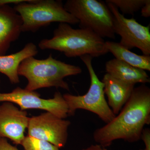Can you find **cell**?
Here are the masks:
<instances>
[{"mask_svg": "<svg viewBox=\"0 0 150 150\" xmlns=\"http://www.w3.org/2000/svg\"><path fill=\"white\" fill-rule=\"evenodd\" d=\"M150 123V89L145 84L134 88L119 113L94 132L93 139L105 148L115 140L134 143L141 139L145 125Z\"/></svg>", "mask_w": 150, "mask_h": 150, "instance_id": "cell-1", "label": "cell"}, {"mask_svg": "<svg viewBox=\"0 0 150 150\" xmlns=\"http://www.w3.org/2000/svg\"><path fill=\"white\" fill-rule=\"evenodd\" d=\"M38 47L42 50H56L69 58L88 55L93 58L108 53L105 41L90 30L75 29L66 23H60L54 30L53 37L40 41Z\"/></svg>", "mask_w": 150, "mask_h": 150, "instance_id": "cell-2", "label": "cell"}, {"mask_svg": "<svg viewBox=\"0 0 150 150\" xmlns=\"http://www.w3.org/2000/svg\"><path fill=\"white\" fill-rule=\"evenodd\" d=\"M82 71L80 67L56 60L52 54L42 60L33 56L27 58L21 62L18 69L19 76L24 77L28 81L25 88L30 91L50 87L69 91V84L64 79L79 74Z\"/></svg>", "mask_w": 150, "mask_h": 150, "instance_id": "cell-3", "label": "cell"}, {"mask_svg": "<svg viewBox=\"0 0 150 150\" xmlns=\"http://www.w3.org/2000/svg\"><path fill=\"white\" fill-rule=\"evenodd\" d=\"M13 8L21 18V32H35L52 23L70 25L79 23L65 9L60 0H30L16 5Z\"/></svg>", "mask_w": 150, "mask_h": 150, "instance_id": "cell-4", "label": "cell"}, {"mask_svg": "<svg viewBox=\"0 0 150 150\" xmlns=\"http://www.w3.org/2000/svg\"><path fill=\"white\" fill-rule=\"evenodd\" d=\"M93 57L88 55L81 56L87 67L91 84L88 91L82 96L65 94L63 96L68 108V115L73 116L78 109L93 112L105 123L110 122L115 116L109 107L105 97L104 85L98 77L92 65Z\"/></svg>", "mask_w": 150, "mask_h": 150, "instance_id": "cell-5", "label": "cell"}, {"mask_svg": "<svg viewBox=\"0 0 150 150\" xmlns=\"http://www.w3.org/2000/svg\"><path fill=\"white\" fill-rule=\"evenodd\" d=\"M64 6L77 19L80 28L91 30L103 38L115 39L112 13L105 3L96 0H68Z\"/></svg>", "mask_w": 150, "mask_h": 150, "instance_id": "cell-6", "label": "cell"}, {"mask_svg": "<svg viewBox=\"0 0 150 150\" xmlns=\"http://www.w3.org/2000/svg\"><path fill=\"white\" fill-rule=\"evenodd\" d=\"M105 3L112 13L114 33L121 36V46L129 50L139 48L143 55L150 56V24L144 26L133 18H126L113 4L107 0Z\"/></svg>", "mask_w": 150, "mask_h": 150, "instance_id": "cell-7", "label": "cell"}, {"mask_svg": "<svg viewBox=\"0 0 150 150\" xmlns=\"http://www.w3.org/2000/svg\"><path fill=\"white\" fill-rule=\"evenodd\" d=\"M9 102L19 106L21 110L40 109L51 112L59 118L65 119L68 115V108L63 96L59 92L54 97L44 99L35 91L17 87L7 93H0V102Z\"/></svg>", "mask_w": 150, "mask_h": 150, "instance_id": "cell-8", "label": "cell"}, {"mask_svg": "<svg viewBox=\"0 0 150 150\" xmlns=\"http://www.w3.org/2000/svg\"><path fill=\"white\" fill-rule=\"evenodd\" d=\"M71 122L46 112L29 118L28 135L47 141L58 148L64 147Z\"/></svg>", "mask_w": 150, "mask_h": 150, "instance_id": "cell-9", "label": "cell"}, {"mask_svg": "<svg viewBox=\"0 0 150 150\" xmlns=\"http://www.w3.org/2000/svg\"><path fill=\"white\" fill-rule=\"evenodd\" d=\"M29 118L26 111L18 109L12 103L3 102L0 105V138H7L21 145Z\"/></svg>", "mask_w": 150, "mask_h": 150, "instance_id": "cell-10", "label": "cell"}, {"mask_svg": "<svg viewBox=\"0 0 150 150\" xmlns=\"http://www.w3.org/2000/svg\"><path fill=\"white\" fill-rule=\"evenodd\" d=\"M20 16L9 5L0 7V56L5 55L11 44L21 33Z\"/></svg>", "mask_w": 150, "mask_h": 150, "instance_id": "cell-11", "label": "cell"}, {"mask_svg": "<svg viewBox=\"0 0 150 150\" xmlns=\"http://www.w3.org/2000/svg\"><path fill=\"white\" fill-rule=\"evenodd\" d=\"M108 104L115 115L127 102L134 90V85L125 83L106 73L102 81Z\"/></svg>", "mask_w": 150, "mask_h": 150, "instance_id": "cell-12", "label": "cell"}, {"mask_svg": "<svg viewBox=\"0 0 150 150\" xmlns=\"http://www.w3.org/2000/svg\"><path fill=\"white\" fill-rule=\"evenodd\" d=\"M107 74L125 83L135 85L137 83H149L150 79L145 70L133 67L116 59L108 61L105 64Z\"/></svg>", "mask_w": 150, "mask_h": 150, "instance_id": "cell-13", "label": "cell"}, {"mask_svg": "<svg viewBox=\"0 0 150 150\" xmlns=\"http://www.w3.org/2000/svg\"><path fill=\"white\" fill-rule=\"evenodd\" d=\"M38 53L37 46L32 42L27 43L20 51L8 55L0 56V73L6 75L11 83H19L18 69L25 59Z\"/></svg>", "mask_w": 150, "mask_h": 150, "instance_id": "cell-14", "label": "cell"}, {"mask_svg": "<svg viewBox=\"0 0 150 150\" xmlns=\"http://www.w3.org/2000/svg\"><path fill=\"white\" fill-rule=\"evenodd\" d=\"M105 48L114 56L115 59L129 64L145 70L150 71V56L138 55L114 41H105Z\"/></svg>", "mask_w": 150, "mask_h": 150, "instance_id": "cell-15", "label": "cell"}, {"mask_svg": "<svg viewBox=\"0 0 150 150\" xmlns=\"http://www.w3.org/2000/svg\"><path fill=\"white\" fill-rule=\"evenodd\" d=\"M119 8L122 14L134 15L140 10L146 2V0H107Z\"/></svg>", "mask_w": 150, "mask_h": 150, "instance_id": "cell-16", "label": "cell"}, {"mask_svg": "<svg viewBox=\"0 0 150 150\" xmlns=\"http://www.w3.org/2000/svg\"><path fill=\"white\" fill-rule=\"evenodd\" d=\"M21 145L25 150H60L50 142L29 136L25 137Z\"/></svg>", "mask_w": 150, "mask_h": 150, "instance_id": "cell-17", "label": "cell"}, {"mask_svg": "<svg viewBox=\"0 0 150 150\" xmlns=\"http://www.w3.org/2000/svg\"><path fill=\"white\" fill-rule=\"evenodd\" d=\"M141 139L143 140L145 144V148L143 150H150V129H144L142 131Z\"/></svg>", "mask_w": 150, "mask_h": 150, "instance_id": "cell-18", "label": "cell"}, {"mask_svg": "<svg viewBox=\"0 0 150 150\" xmlns=\"http://www.w3.org/2000/svg\"><path fill=\"white\" fill-rule=\"evenodd\" d=\"M0 150H19L8 142L5 138H0Z\"/></svg>", "mask_w": 150, "mask_h": 150, "instance_id": "cell-19", "label": "cell"}, {"mask_svg": "<svg viewBox=\"0 0 150 150\" xmlns=\"http://www.w3.org/2000/svg\"><path fill=\"white\" fill-rule=\"evenodd\" d=\"M141 15L142 17L149 18L150 16V1L146 0L144 5L141 8Z\"/></svg>", "mask_w": 150, "mask_h": 150, "instance_id": "cell-20", "label": "cell"}, {"mask_svg": "<svg viewBox=\"0 0 150 150\" xmlns=\"http://www.w3.org/2000/svg\"><path fill=\"white\" fill-rule=\"evenodd\" d=\"M30 0H0V7L13 4L15 5L21 3L29 2Z\"/></svg>", "mask_w": 150, "mask_h": 150, "instance_id": "cell-21", "label": "cell"}, {"mask_svg": "<svg viewBox=\"0 0 150 150\" xmlns=\"http://www.w3.org/2000/svg\"><path fill=\"white\" fill-rule=\"evenodd\" d=\"M82 150H107L106 148L103 147L98 144L91 145L88 147L83 149Z\"/></svg>", "mask_w": 150, "mask_h": 150, "instance_id": "cell-22", "label": "cell"}, {"mask_svg": "<svg viewBox=\"0 0 150 150\" xmlns=\"http://www.w3.org/2000/svg\"><path fill=\"white\" fill-rule=\"evenodd\" d=\"M0 86H1V80H0Z\"/></svg>", "mask_w": 150, "mask_h": 150, "instance_id": "cell-23", "label": "cell"}]
</instances>
